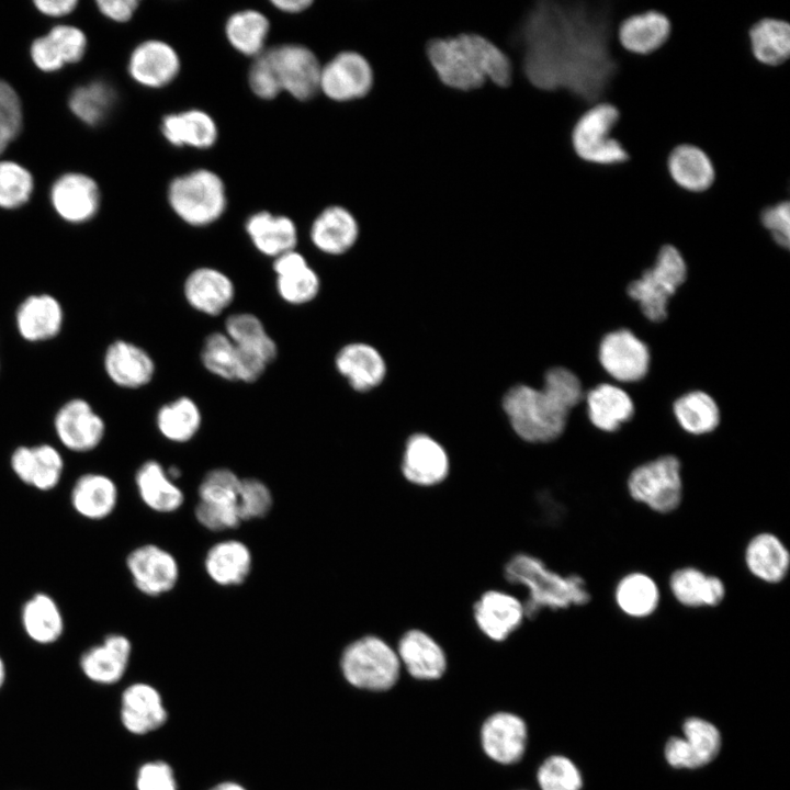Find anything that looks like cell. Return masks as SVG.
I'll return each mask as SVG.
<instances>
[{"instance_id":"16","label":"cell","mask_w":790,"mask_h":790,"mask_svg":"<svg viewBox=\"0 0 790 790\" xmlns=\"http://www.w3.org/2000/svg\"><path fill=\"white\" fill-rule=\"evenodd\" d=\"M183 295L194 311L215 317L234 302L236 287L228 274L213 267L192 270L183 282Z\"/></svg>"},{"instance_id":"20","label":"cell","mask_w":790,"mask_h":790,"mask_svg":"<svg viewBox=\"0 0 790 790\" xmlns=\"http://www.w3.org/2000/svg\"><path fill=\"white\" fill-rule=\"evenodd\" d=\"M10 466L18 479L38 492H50L61 481L64 460L49 444L18 447L10 458Z\"/></svg>"},{"instance_id":"19","label":"cell","mask_w":790,"mask_h":790,"mask_svg":"<svg viewBox=\"0 0 790 790\" xmlns=\"http://www.w3.org/2000/svg\"><path fill=\"white\" fill-rule=\"evenodd\" d=\"M361 227L353 213L341 204H331L314 218L309 239L321 253L341 256L359 241Z\"/></svg>"},{"instance_id":"21","label":"cell","mask_w":790,"mask_h":790,"mask_svg":"<svg viewBox=\"0 0 790 790\" xmlns=\"http://www.w3.org/2000/svg\"><path fill=\"white\" fill-rule=\"evenodd\" d=\"M127 70L138 84L146 88H162L173 81L179 74L180 58L168 43L148 40L133 49Z\"/></svg>"},{"instance_id":"14","label":"cell","mask_w":790,"mask_h":790,"mask_svg":"<svg viewBox=\"0 0 790 790\" xmlns=\"http://www.w3.org/2000/svg\"><path fill=\"white\" fill-rule=\"evenodd\" d=\"M682 731L685 738L672 737L665 746V757L672 767L693 769L713 760L721 747V735L712 723L690 718Z\"/></svg>"},{"instance_id":"55","label":"cell","mask_w":790,"mask_h":790,"mask_svg":"<svg viewBox=\"0 0 790 790\" xmlns=\"http://www.w3.org/2000/svg\"><path fill=\"white\" fill-rule=\"evenodd\" d=\"M23 111L20 97L7 81L0 79V155L21 132Z\"/></svg>"},{"instance_id":"51","label":"cell","mask_w":790,"mask_h":790,"mask_svg":"<svg viewBox=\"0 0 790 790\" xmlns=\"http://www.w3.org/2000/svg\"><path fill=\"white\" fill-rule=\"evenodd\" d=\"M34 190L32 173L22 165L0 161V207L15 210L29 202Z\"/></svg>"},{"instance_id":"33","label":"cell","mask_w":790,"mask_h":790,"mask_svg":"<svg viewBox=\"0 0 790 790\" xmlns=\"http://www.w3.org/2000/svg\"><path fill=\"white\" fill-rule=\"evenodd\" d=\"M397 656L410 676L421 680L440 678L447 668V657L428 633L413 629L398 642Z\"/></svg>"},{"instance_id":"3","label":"cell","mask_w":790,"mask_h":790,"mask_svg":"<svg viewBox=\"0 0 790 790\" xmlns=\"http://www.w3.org/2000/svg\"><path fill=\"white\" fill-rule=\"evenodd\" d=\"M426 55L439 81L449 89L469 92L490 82L507 87L515 66L488 38L474 33L428 41Z\"/></svg>"},{"instance_id":"42","label":"cell","mask_w":790,"mask_h":790,"mask_svg":"<svg viewBox=\"0 0 790 790\" xmlns=\"http://www.w3.org/2000/svg\"><path fill=\"white\" fill-rule=\"evenodd\" d=\"M16 324L21 336L29 341L50 339L61 328V306L47 294L30 296L18 309Z\"/></svg>"},{"instance_id":"49","label":"cell","mask_w":790,"mask_h":790,"mask_svg":"<svg viewBox=\"0 0 790 790\" xmlns=\"http://www.w3.org/2000/svg\"><path fill=\"white\" fill-rule=\"evenodd\" d=\"M116 94L106 82L98 80L72 90L68 105L81 122L95 126L102 123L114 106Z\"/></svg>"},{"instance_id":"48","label":"cell","mask_w":790,"mask_h":790,"mask_svg":"<svg viewBox=\"0 0 790 790\" xmlns=\"http://www.w3.org/2000/svg\"><path fill=\"white\" fill-rule=\"evenodd\" d=\"M674 414L679 426L695 436L713 431L720 422V410L715 400L702 391L679 397L674 404Z\"/></svg>"},{"instance_id":"1","label":"cell","mask_w":790,"mask_h":790,"mask_svg":"<svg viewBox=\"0 0 790 790\" xmlns=\"http://www.w3.org/2000/svg\"><path fill=\"white\" fill-rule=\"evenodd\" d=\"M492 42L543 92L566 91L596 102L617 71L606 11L582 3L538 1L510 9Z\"/></svg>"},{"instance_id":"38","label":"cell","mask_w":790,"mask_h":790,"mask_svg":"<svg viewBox=\"0 0 790 790\" xmlns=\"http://www.w3.org/2000/svg\"><path fill=\"white\" fill-rule=\"evenodd\" d=\"M670 30V21L664 13L650 10L624 19L617 34L623 48L637 55H647L665 44Z\"/></svg>"},{"instance_id":"46","label":"cell","mask_w":790,"mask_h":790,"mask_svg":"<svg viewBox=\"0 0 790 790\" xmlns=\"http://www.w3.org/2000/svg\"><path fill=\"white\" fill-rule=\"evenodd\" d=\"M755 59L766 66H779L790 55V25L780 19L764 18L748 31Z\"/></svg>"},{"instance_id":"9","label":"cell","mask_w":790,"mask_h":790,"mask_svg":"<svg viewBox=\"0 0 790 790\" xmlns=\"http://www.w3.org/2000/svg\"><path fill=\"white\" fill-rule=\"evenodd\" d=\"M687 266L680 251L665 245L661 248L653 268L628 285L627 292L636 301L644 316L652 321H662L667 316V304L677 289L685 282Z\"/></svg>"},{"instance_id":"53","label":"cell","mask_w":790,"mask_h":790,"mask_svg":"<svg viewBox=\"0 0 790 790\" xmlns=\"http://www.w3.org/2000/svg\"><path fill=\"white\" fill-rule=\"evenodd\" d=\"M240 481L241 478L229 469H213L204 475L199 485V500L236 506Z\"/></svg>"},{"instance_id":"25","label":"cell","mask_w":790,"mask_h":790,"mask_svg":"<svg viewBox=\"0 0 790 790\" xmlns=\"http://www.w3.org/2000/svg\"><path fill=\"white\" fill-rule=\"evenodd\" d=\"M335 368L350 387L365 393L377 387L385 379L386 362L380 351L366 342H349L335 356Z\"/></svg>"},{"instance_id":"30","label":"cell","mask_w":790,"mask_h":790,"mask_svg":"<svg viewBox=\"0 0 790 790\" xmlns=\"http://www.w3.org/2000/svg\"><path fill=\"white\" fill-rule=\"evenodd\" d=\"M69 500L78 516L87 520L100 521L110 517L116 509L119 488L110 476L89 472L75 481Z\"/></svg>"},{"instance_id":"47","label":"cell","mask_w":790,"mask_h":790,"mask_svg":"<svg viewBox=\"0 0 790 790\" xmlns=\"http://www.w3.org/2000/svg\"><path fill=\"white\" fill-rule=\"evenodd\" d=\"M269 29V21L263 13L248 9L235 12L228 18L225 34L237 52L257 57L266 49Z\"/></svg>"},{"instance_id":"23","label":"cell","mask_w":790,"mask_h":790,"mask_svg":"<svg viewBox=\"0 0 790 790\" xmlns=\"http://www.w3.org/2000/svg\"><path fill=\"white\" fill-rule=\"evenodd\" d=\"M86 49L87 37L79 27L59 24L33 41L30 55L40 70L53 72L81 60Z\"/></svg>"},{"instance_id":"40","label":"cell","mask_w":790,"mask_h":790,"mask_svg":"<svg viewBox=\"0 0 790 790\" xmlns=\"http://www.w3.org/2000/svg\"><path fill=\"white\" fill-rule=\"evenodd\" d=\"M161 133L173 146L205 149L215 144L218 129L210 114L192 109L167 114L161 121Z\"/></svg>"},{"instance_id":"62","label":"cell","mask_w":790,"mask_h":790,"mask_svg":"<svg viewBox=\"0 0 790 790\" xmlns=\"http://www.w3.org/2000/svg\"><path fill=\"white\" fill-rule=\"evenodd\" d=\"M210 790H246L241 785L233 781H225L216 785Z\"/></svg>"},{"instance_id":"4","label":"cell","mask_w":790,"mask_h":790,"mask_svg":"<svg viewBox=\"0 0 790 790\" xmlns=\"http://www.w3.org/2000/svg\"><path fill=\"white\" fill-rule=\"evenodd\" d=\"M504 575L508 583L523 586L528 598L523 602L526 618L534 619L542 610H564L587 605L591 595L586 580L576 574L562 575L546 566L539 557L517 553L506 563Z\"/></svg>"},{"instance_id":"54","label":"cell","mask_w":790,"mask_h":790,"mask_svg":"<svg viewBox=\"0 0 790 790\" xmlns=\"http://www.w3.org/2000/svg\"><path fill=\"white\" fill-rule=\"evenodd\" d=\"M541 790H580L583 780L579 770L567 757H549L538 770Z\"/></svg>"},{"instance_id":"32","label":"cell","mask_w":790,"mask_h":790,"mask_svg":"<svg viewBox=\"0 0 790 790\" xmlns=\"http://www.w3.org/2000/svg\"><path fill=\"white\" fill-rule=\"evenodd\" d=\"M104 366L110 379L116 385L126 388L147 385L156 371L150 354L139 346L125 340L114 341L108 348Z\"/></svg>"},{"instance_id":"10","label":"cell","mask_w":790,"mask_h":790,"mask_svg":"<svg viewBox=\"0 0 790 790\" xmlns=\"http://www.w3.org/2000/svg\"><path fill=\"white\" fill-rule=\"evenodd\" d=\"M264 53L281 92L300 101L319 92L321 63L312 49L300 44H283Z\"/></svg>"},{"instance_id":"26","label":"cell","mask_w":790,"mask_h":790,"mask_svg":"<svg viewBox=\"0 0 790 790\" xmlns=\"http://www.w3.org/2000/svg\"><path fill=\"white\" fill-rule=\"evenodd\" d=\"M743 561L747 572L768 585L780 584L790 571V551L776 533L761 531L745 545Z\"/></svg>"},{"instance_id":"45","label":"cell","mask_w":790,"mask_h":790,"mask_svg":"<svg viewBox=\"0 0 790 790\" xmlns=\"http://www.w3.org/2000/svg\"><path fill=\"white\" fill-rule=\"evenodd\" d=\"M223 331L237 348L260 356L269 364L278 357L275 340L268 332L263 321L252 313L240 312L228 315Z\"/></svg>"},{"instance_id":"59","label":"cell","mask_w":790,"mask_h":790,"mask_svg":"<svg viewBox=\"0 0 790 790\" xmlns=\"http://www.w3.org/2000/svg\"><path fill=\"white\" fill-rule=\"evenodd\" d=\"M99 11L108 19L115 22L131 20L138 7L136 0H99L95 2Z\"/></svg>"},{"instance_id":"5","label":"cell","mask_w":790,"mask_h":790,"mask_svg":"<svg viewBox=\"0 0 790 790\" xmlns=\"http://www.w3.org/2000/svg\"><path fill=\"white\" fill-rule=\"evenodd\" d=\"M168 202L176 215L193 227L213 224L227 206L224 182L208 169L174 178L168 187Z\"/></svg>"},{"instance_id":"37","label":"cell","mask_w":790,"mask_h":790,"mask_svg":"<svg viewBox=\"0 0 790 790\" xmlns=\"http://www.w3.org/2000/svg\"><path fill=\"white\" fill-rule=\"evenodd\" d=\"M135 486L140 500L153 511L170 514L183 505V492L158 461L148 460L139 465Z\"/></svg>"},{"instance_id":"6","label":"cell","mask_w":790,"mask_h":790,"mask_svg":"<svg viewBox=\"0 0 790 790\" xmlns=\"http://www.w3.org/2000/svg\"><path fill=\"white\" fill-rule=\"evenodd\" d=\"M619 119V110L609 102H597L587 109L571 129V146L576 156L601 166L625 162L629 154L611 135Z\"/></svg>"},{"instance_id":"2","label":"cell","mask_w":790,"mask_h":790,"mask_svg":"<svg viewBox=\"0 0 790 790\" xmlns=\"http://www.w3.org/2000/svg\"><path fill=\"white\" fill-rule=\"evenodd\" d=\"M584 397L582 383L571 370L550 369L541 388L510 387L501 406L514 432L529 443L552 442L564 432L568 414Z\"/></svg>"},{"instance_id":"56","label":"cell","mask_w":790,"mask_h":790,"mask_svg":"<svg viewBox=\"0 0 790 790\" xmlns=\"http://www.w3.org/2000/svg\"><path fill=\"white\" fill-rule=\"evenodd\" d=\"M194 515L202 527L216 532L237 528L241 522L235 505L199 500Z\"/></svg>"},{"instance_id":"22","label":"cell","mask_w":790,"mask_h":790,"mask_svg":"<svg viewBox=\"0 0 790 790\" xmlns=\"http://www.w3.org/2000/svg\"><path fill=\"white\" fill-rule=\"evenodd\" d=\"M275 290L286 304L301 306L314 301L320 291V279L305 256L296 249L273 259Z\"/></svg>"},{"instance_id":"27","label":"cell","mask_w":790,"mask_h":790,"mask_svg":"<svg viewBox=\"0 0 790 790\" xmlns=\"http://www.w3.org/2000/svg\"><path fill=\"white\" fill-rule=\"evenodd\" d=\"M473 610L478 629L496 642L506 640L526 618L523 602L500 590L484 592L474 603Z\"/></svg>"},{"instance_id":"28","label":"cell","mask_w":790,"mask_h":790,"mask_svg":"<svg viewBox=\"0 0 790 790\" xmlns=\"http://www.w3.org/2000/svg\"><path fill=\"white\" fill-rule=\"evenodd\" d=\"M527 736L524 721L509 712H498L489 716L481 733L484 752L499 764L518 761L526 751Z\"/></svg>"},{"instance_id":"15","label":"cell","mask_w":790,"mask_h":790,"mask_svg":"<svg viewBox=\"0 0 790 790\" xmlns=\"http://www.w3.org/2000/svg\"><path fill=\"white\" fill-rule=\"evenodd\" d=\"M49 198L55 212L72 224L93 218L100 206L98 183L79 172L64 173L57 178L50 188Z\"/></svg>"},{"instance_id":"17","label":"cell","mask_w":790,"mask_h":790,"mask_svg":"<svg viewBox=\"0 0 790 790\" xmlns=\"http://www.w3.org/2000/svg\"><path fill=\"white\" fill-rule=\"evenodd\" d=\"M449 470V455L439 441L426 433L408 438L402 460V473L408 482L433 486L447 478Z\"/></svg>"},{"instance_id":"44","label":"cell","mask_w":790,"mask_h":790,"mask_svg":"<svg viewBox=\"0 0 790 790\" xmlns=\"http://www.w3.org/2000/svg\"><path fill=\"white\" fill-rule=\"evenodd\" d=\"M202 411L189 396H179L159 407L156 426L168 441L185 443L192 440L202 426Z\"/></svg>"},{"instance_id":"8","label":"cell","mask_w":790,"mask_h":790,"mask_svg":"<svg viewBox=\"0 0 790 790\" xmlns=\"http://www.w3.org/2000/svg\"><path fill=\"white\" fill-rule=\"evenodd\" d=\"M340 667L350 685L383 691L397 681L400 662L397 653L385 641L375 635H365L345 648Z\"/></svg>"},{"instance_id":"7","label":"cell","mask_w":790,"mask_h":790,"mask_svg":"<svg viewBox=\"0 0 790 790\" xmlns=\"http://www.w3.org/2000/svg\"><path fill=\"white\" fill-rule=\"evenodd\" d=\"M627 492L634 501L656 514L674 512L684 498L679 459L665 454L637 465L627 478Z\"/></svg>"},{"instance_id":"34","label":"cell","mask_w":790,"mask_h":790,"mask_svg":"<svg viewBox=\"0 0 790 790\" xmlns=\"http://www.w3.org/2000/svg\"><path fill=\"white\" fill-rule=\"evenodd\" d=\"M245 230L252 246L263 256L275 258L296 249L298 233L287 216L260 211L246 221Z\"/></svg>"},{"instance_id":"18","label":"cell","mask_w":790,"mask_h":790,"mask_svg":"<svg viewBox=\"0 0 790 790\" xmlns=\"http://www.w3.org/2000/svg\"><path fill=\"white\" fill-rule=\"evenodd\" d=\"M55 430L65 448L74 452H89L102 441L105 425L89 403L72 399L66 403L55 417Z\"/></svg>"},{"instance_id":"58","label":"cell","mask_w":790,"mask_h":790,"mask_svg":"<svg viewBox=\"0 0 790 790\" xmlns=\"http://www.w3.org/2000/svg\"><path fill=\"white\" fill-rule=\"evenodd\" d=\"M137 790H177L171 767L160 760L144 764L137 771Z\"/></svg>"},{"instance_id":"31","label":"cell","mask_w":790,"mask_h":790,"mask_svg":"<svg viewBox=\"0 0 790 790\" xmlns=\"http://www.w3.org/2000/svg\"><path fill=\"white\" fill-rule=\"evenodd\" d=\"M120 714L123 726L136 735L155 731L167 720V710L160 693L155 687L144 682L125 688Z\"/></svg>"},{"instance_id":"11","label":"cell","mask_w":790,"mask_h":790,"mask_svg":"<svg viewBox=\"0 0 790 790\" xmlns=\"http://www.w3.org/2000/svg\"><path fill=\"white\" fill-rule=\"evenodd\" d=\"M372 86V67L358 52L342 49L321 64L319 92L336 104L365 98Z\"/></svg>"},{"instance_id":"24","label":"cell","mask_w":790,"mask_h":790,"mask_svg":"<svg viewBox=\"0 0 790 790\" xmlns=\"http://www.w3.org/2000/svg\"><path fill=\"white\" fill-rule=\"evenodd\" d=\"M132 656V643L121 633H110L88 647L80 656L82 674L100 685L117 682L125 674Z\"/></svg>"},{"instance_id":"39","label":"cell","mask_w":790,"mask_h":790,"mask_svg":"<svg viewBox=\"0 0 790 790\" xmlns=\"http://www.w3.org/2000/svg\"><path fill=\"white\" fill-rule=\"evenodd\" d=\"M613 599L621 613L631 619L653 616L662 600L661 588L650 574L635 571L623 575L616 584Z\"/></svg>"},{"instance_id":"57","label":"cell","mask_w":790,"mask_h":790,"mask_svg":"<svg viewBox=\"0 0 790 790\" xmlns=\"http://www.w3.org/2000/svg\"><path fill=\"white\" fill-rule=\"evenodd\" d=\"M760 222L771 234L775 242L788 249L790 244V205L788 201H780L767 206L760 214Z\"/></svg>"},{"instance_id":"43","label":"cell","mask_w":790,"mask_h":790,"mask_svg":"<svg viewBox=\"0 0 790 790\" xmlns=\"http://www.w3.org/2000/svg\"><path fill=\"white\" fill-rule=\"evenodd\" d=\"M588 417L591 424L606 432H612L628 421L634 405L628 393L611 384H600L587 395Z\"/></svg>"},{"instance_id":"50","label":"cell","mask_w":790,"mask_h":790,"mask_svg":"<svg viewBox=\"0 0 790 790\" xmlns=\"http://www.w3.org/2000/svg\"><path fill=\"white\" fill-rule=\"evenodd\" d=\"M201 363L212 375L237 382V348L224 331L208 334L201 348Z\"/></svg>"},{"instance_id":"35","label":"cell","mask_w":790,"mask_h":790,"mask_svg":"<svg viewBox=\"0 0 790 790\" xmlns=\"http://www.w3.org/2000/svg\"><path fill=\"white\" fill-rule=\"evenodd\" d=\"M20 621L26 636L40 645L57 642L65 631L63 611L53 596L37 591L22 605Z\"/></svg>"},{"instance_id":"61","label":"cell","mask_w":790,"mask_h":790,"mask_svg":"<svg viewBox=\"0 0 790 790\" xmlns=\"http://www.w3.org/2000/svg\"><path fill=\"white\" fill-rule=\"evenodd\" d=\"M278 10L285 13H300L308 9L313 1L311 0H274L271 2Z\"/></svg>"},{"instance_id":"60","label":"cell","mask_w":790,"mask_h":790,"mask_svg":"<svg viewBox=\"0 0 790 790\" xmlns=\"http://www.w3.org/2000/svg\"><path fill=\"white\" fill-rule=\"evenodd\" d=\"M34 5L42 14L50 18H61L70 14L78 1L76 0H37Z\"/></svg>"},{"instance_id":"36","label":"cell","mask_w":790,"mask_h":790,"mask_svg":"<svg viewBox=\"0 0 790 790\" xmlns=\"http://www.w3.org/2000/svg\"><path fill=\"white\" fill-rule=\"evenodd\" d=\"M252 555L244 542L223 540L213 544L205 554L204 568L207 576L223 587L238 586L249 576Z\"/></svg>"},{"instance_id":"52","label":"cell","mask_w":790,"mask_h":790,"mask_svg":"<svg viewBox=\"0 0 790 790\" xmlns=\"http://www.w3.org/2000/svg\"><path fill=\"white\" fill-rule=\"evenodd\" d=\"M272 505V493L266 483L255 477L241 478L236 499L241 522L266 517Z\"/></svg>"},{"instance_id":"63","label":"cell","mask_w":790,"mask_h":790,"mask_svg":"<svg viewBox=\"0 0 790 790\" xmlns=\"http://www.w3.org/2000/svg\"><path fill=\"white\" fill-rule=\"evenodd\" d=\"M7 677V668L3 658L0 655V689L3 686Z\"/></svg>"},{"instance_id":"13","label":"cell","mask_w":790,"mask_h":790,"mask_svg":"<svg viewBox=\"0 0 790 790\" xmlns=\"http://www.w3.org/2000/svg\"><path fill=\"white\" fill-rule=\"evenodd\" d=\"M599 361L616 380L635 382L644 377L648 371L650 351L632 331L619 329L602 338L599 346Z\"/></svg>"},{"instance_id":"29","label":"cell","mask_w":790,"mask_h":790,"mask_svg":"<svg viewBox=\"0 0 790 790\" xmlns=\"http://www.w3.org/2000/svg\"><path fill=\"white\" fill-rule=\"evenodd\" d=\"M668 589L673 598L687 608H713L722 603L726 596L724 582L696 566L676 568L668 578Z\"/></svg>"},{"instance_id":"41","label":"cell","mask_w":790,"mask_h":790,"mask_svg":"<svg viewBox=\"0 0 790 790\" xmlns=\"http://www.w3.org/2000/svg\"><path fill=\"white\" fill-rule=\"evenodd\" d=\"M667 169L674 182L689 192L708 190L715 178L711 158L691 144L678 145L669 153Z\"/></svg>"},{"instance_id":"12","label":"cell","mask_w":790,"mask_h":790,"mask_svg":"<svg viewBox=\"0 0 790 790\" xmlns=\"http://www.w3.org/2000/svg\"><path fill=\"white\" fill-rule=\"evenodd\" d=\"M125 564L136 589L148 597L169 592L179 579L176 557L157 544L136 546L127 554Z\"/></svg>"}]
</instances>
